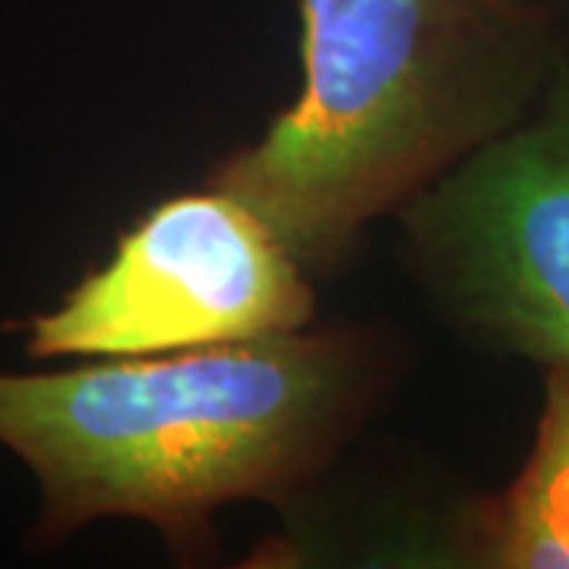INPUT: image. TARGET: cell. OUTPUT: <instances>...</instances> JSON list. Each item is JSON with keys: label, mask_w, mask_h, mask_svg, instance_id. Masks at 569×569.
I'll return each mask as SVG.
<instances>
[{"label": "cell", "mask_w": 569, "mask_h": 569, "mask_svg": "<svg viewBox=\"0 0 569 569\" xmlns=\"http://www.w3.org/2000/svg\"><path fill=\"white\" fill-rule=\"evenodd\" d=\"M305 92L216 171L305 266L507 133L569 61L560 0H301Z\"/></svg>", "instance_id": "obj_1"}, {"label": "cell", "mask_w": 569, "mask_h": 569, "mask_svg": "<svg viewBox=\"0 0 569 569\" xmlns=\"http://www.w3.org/2000/svg\"><path fill=\"white\" fill-rule=\"evenodd\" d=\"M408 231L468 329L569 365V61L522 121L411 200Z\"/></svg>", "instance_id": "obj_4"}, {"label": "cell", "mask_w": 569, "mask_h": 569, "mask_svg": "<svg viewBox=\"0 0 569 569\" xmlns=\"http://www.w3.org/2000/svg\"><path fill=\"white\" fill-rule=\"evenodd\" d=\"M313 317L305 263L222 187L159 203L111 260L32 320L36 358H133L298 332Z\"/></svg>", "instance_id": "obj_3"}, {"label": "cell", "mask_w": 569, "mask_h": 569, "mask_svg": "<svg viewBox=\"0 0 569 569\" xmlns=\"http://www.w3.org/2000/svg\"><path fill=\"white\" fill-rule=\"evenodd\" d=\"M367 355L342 332H279L61 373H0V443L41 488V535L133 516L197 538L238 500H279L351 430Z\"/></svg>", "instance_id": "obj_2"}, {"label": "cell", "mask_w": 569, "mask_h": 569, "mask_svg": "<svg viewBox=\"0 0 569 569\" xmlns=\"http://www.w3.org/2000/svg\"><path fill=\"white\" fill-rule=\"evenodd\" d=\"M475 563L497 569H569V365L548 367L545 406L529 459L468 526Z\"/></svg>", "instance_id": "obj_5"}]
</instances>
